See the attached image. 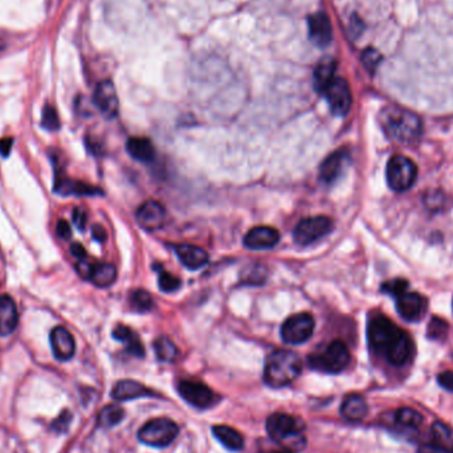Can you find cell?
I'll use <instances>...</instances> for the list:
<instances>
[{
	"label": "cell",
	"mask_w": 453,
	"mask_h": 453,
	"mask_svg": "<svg viewBox=\"0 0 453 453\" xmlns=\"http://www.w3.org/2000/svg\"><path fill=\"white\" fill-rule=\"evenodd\" d=\"M371 350L382 355L394 366H403L411 360L410 336L383 314H377L367 325Z\"/></svg>",
	"instance_id": "cell-1"
},
{
	"label": "cell",
	"mask_w": 453,
	"mask_h": 453,
	"mask_svg": "<svg viewBox=\"0 0 453 453\" xmlns=\"http://www.w3.org/2000/svg\"><path fill=\"white\" fill-rule=\"evenodd\" d=\"M379 121L384 133L398 144H415L422 137V120L408 109L390 105L382 110Z\"/></svg>",
	"instance_id": "cell-2"
},
{
	"label": "cell",
	"mask_w": 453,
	"mask_h": 453,
	"mask_svg": "<svg viewBox=\"0 0 453 453\" xmlns=\"http://www.w3.org/2000/svg\"><path fill=\"white\" fill-rule=\"evenodd\" d=\"M302 362L299 354L290 350L273 351L265 362L264 381L272 389H282L299 378Z\"/></svg>",
	"instance_id": "cell-3"
},
{
	"label": "cell",
	"mask_w": 453,
	"mask_h": 453,
	"mask_svg": "<svg viewBox=\"0 0 453 453\" xmlns=\"http://www.w3.org/2000/svg\"><path fill=\"white\" fill-rule=\"evenodd\" d=\"M350 363V351L340 340L330 342L326 348L308 357L310 369L325 374H340Z\"/></svg>",
	"instance_id": "cell-4"
},
{
	"label": "cell",
	"mask_w": 453,
	"mask_h": 453,
	"mask_svg": "<svg viewBox=\"0 0 453 453\" xmlns=\"http://www.w3.org/2000/svg\"><path fill=\"white\" fill-rule=\"evenodd\" d=\"M267 431L269 436L284 445H292L299 448V444L304 443L302 424L288 413L276 412L270 415L267 420Z\"/></svg>",
	"instance_id": "cell-5"
},
{
	"label": "cell",
	"mask_w": 453,
	"mask_h": 453,
	"mask_svg": "<svg viewBox=\"0 0 453 453\" xmlns=\"http://www.w3.org/2000/svg\"><path fill=\"white\" fill-rule=\"evenodd\" d=\"M418 176V167L406 155H394L387 164L386 178L390 188L395 193L410 190Z\"/></svg>",
	"instance_id": "cell-6"
},
{
	"label": "cell",
	"mask_w": 453,
	"mask_h": 453,
	"mask_svg": "<svg viewBox=\"0 0 453 453\" xmlns=\"http://www.w3.org/2000/svg\"><path fill=\"white\" fill-rule=\"evenodd\" d=\"M179 433V427L176 422L167 418H158L146 423L138 432V439L141 443L164 448L173 443Z\"/></svg>",
	"instance_id": "cell-7"
},
{
	"label": "cell",
	"mask_w": 453,
	"mask_h": 453,
	"mask_svg": "<svg viewBox=\"0 0 453 453\" xmlns=\"http://www.w3.org/2000/svg\"><path fill=\"white\" fill-rule=\"evenodd\" d=\"M333 220L328 217L302 219L293 229V240L299 247H308L333 231Z\"/></svg>",
	"instance_id": "cell-8"
},
{
	"label": "cell",
	"mask_w": 453,
	"mask_h": 453,
	"mask_svg": "<svg viewBox=\"0 0 453 453\" xmlns=\"http://www.w3.org/2000/svg\"><path fill=\"white\" fill-rule=\"evenodd\" d=\"M314 319L309 313H297L285 319L281 326V338L289 345L305 343L313 336Z\"/></svg>",
	"instance_id": "cell-9"
},
{
	"label": "cell",
	"mask_w": 453,
	"mask_h": 453,
	"mask_svg": "<svg viewBox=\"0 0 453 453\" xmlns=\"http://www.w3.org/2000/svg\"><path fill=\"white\" fill-rule=\"evenodd\" d=\"M322 94L329 103L330 110L334 115L345 117L350 112L352 96L350 85L345 79L334 77Z\"/></svg>",
	"instance_id": "cell-10"
},
{
	"label": "cell",
	"mask_w": 453,
	"mask_h": 453,
	"mask_svg": "<svg viewBox=\"0 0 453 453\" xmlns=\"http://www.w3.org/2000/svg\"><path fill=\"white\" fill-rule=\"evenodd\" d=\"M178 392L185 402L199 410H206L215 403V394L205 383L197 381H180Z\"/></svg>",
	"instance_id": "cell-11"
},
{
	"label": "cell",
	"mask_w": 453,
	"mask_h": 453,
	"mask_svg": "<svg viewBox=\"0 0 453 453\" xmlns=\"http://www.w3.org/2000/svg\"><path fill=\"white\" fill-rule=\"evenodd\" d=\"M350 162V154L346 149H340L331 154L321 164L319 167V180L323 185H333L337 182L345 167Z\"/></svg>",
	"instance_id": "cell-12"
},
{
	"label": "cell",
	"mask_w": 453,
	"mask_h": 453,
	"mask_svg": "<svg viewBox=\"0 0 453 453\" xmlns=\"http://www.w3.org/2000/svg\"><path fill=\"white\" fill-rule=\"evenodd\" d=\"M93 101L105 118L112 120L118 114L120 103L112 81L105 80L96 86Z\"/></svg>",
	"instance_id": "cell-13"
},
{
	"label": "cell",
	"mask_w": 453,
	"mask_h": 453,
	"mask_svg": "<svg viewBox=\"0 0 453 453\" xmlns=\"http://www.w3.org/2000/svg\"><path fill=\"white\" fill-rule=\"evenodd\" d=\"M395 299H396V309L399 311L401 317L406 321L418 322L422 319L427 310V299L419 293L406 290L404 293L395 297Z\"/></svg>",
	"instance_id": "cell-14"
},
{
	"label": "cell",
	"mask_w": 453,
	"mask_h": 453,
	"mask_svg": "<svg viewBox=\"0 0 453 453\" xmlns=\"http://www.w3.org/2000/svg\"><path fill=\"white\" fill-rule=\"evenodd\" d=\"M280 241L277 229L272 226H260L249 229L244 236V246L252 251H264L276 247Z\"/></svg>",
	"instance_id": "cell-15"
},
{
	"label": "cell",
	"mask_w": 453,
	"mask_h": 453,
	"mask_svg": "<svg viewBox=\"0 0 453 453\" xmlns=\"http://www.w3.org/2000/svg\"><path fill=\"white\" fill-rule=\"evenodd\" d=\"M53 191L62 196H97L101 195L103 191L94 185H86L79 180H73L60 174L55 170V185Z\"/></svg>",
	"instance_id": "cell-16"
},
{
	"label": "cell",
	"mask_w": 453,
	"mask_h": 453,
	"mask_svg": "<svg viewBox=\"0 0 453 453\" xmlns=\"http://www.w3.org/2000/svg\"><path fill=\"white\" fill-rule=\"evenodd\" d=\"M166 210L156 200H147L137 211V222L146 231L159 229L165 223Z\"/></svg>",
	"instance_id": "cell-17"
},
{
	"label": "cell",
	"mask_w": 453,
	"mask_h": 453,
	"mask_svg": "<svg viewBox=\"0 0 453 453\" xmlns=\"http://www.w3.org/2000/svg\"><path fill=\"white\" fill-rule=\"evenodd\" d=\"M51 346L53 355L57 361L72 360L76 351V343L72 334L62 326H56L52 329Z\"/></svg>",
	"instance_id": "cell-18"
},
{
	"label": "cell",
	"mask_w": 453,
	"mask_h": 453,
	"mask_svg": "<svg viewBox=\"0 0 453 453\" xmlns=\"http://www.w3.org/2000/svg\"><path fill=\"white\" fill-rule=\"evenodd\" d=\"M309 38L319 48H325L329 45L333 39V28L329 16L323 12H319L309 16L308 21Z\"/></svg>",
	"instance_id": "cell-19"
},
{
	"label": "cell",
	"mask_w": 453,
	"mask_h": 453,
	"mask_svg": "<svg viewBox=\"0 0 453 453\" xmlns=\"http://www.w3.org/2000/svg\"><path fill=\"white\" fill-rule=\"evenodd\" d=\"M179 261L190 270L203 268L208 263V253L203 248L191 244H178L174 248Z\"/></svg>",
	"instance_id": "cell-20"
},
{
	"label": "cell",
	"mask_w": 453,
	"mask_h": 453,
	"mask_svg": "<svg viewBox=\"0 0 453 453\" xmlns=\"http://www.w3.org/2000/svg\"><path fill=\"white\" fill-rule=\"evenodd\" d=\"M19 322L15 301L8 294L0 296V336L7 337L13 333Z\"/></svg>",
	"instance_id": "cell-21"
},
{
	"label": "cell",
	"mask_w": 453,
	"mask_h": 453,
	"mask_svg": "<svg viewBox=\"0 0 453 453\" xmlns=\"http://www.w3.org/2000/svg\"><path fill=\"white\" fill-rule=\"evenodd\" d=\"M154 391L135 381H121L114 386L112 398L117 402L133 401L138 398L154 396Z\"/></svg>",
	"instance_id": "cell-22"
},
{
	"label": "cell",
	"mask_w": 453,
	"mask_h": 453,
	"mask_svg": "<svg viewBox=\"0 0 453 453\" xmlns=\"http://www.w3.org/2000/svg\"><path fill=\"white\" fill-rule=\"evenodd\" d=\"M367 403L365 398L358 394L348 395L340 406V415L349 422H361L367 415Z\"/></svg>",
	"instance_id": "cell-23"
},
{
	"label": "cell",
	"mask_w": 453,
	"mask_h": 453,
	"mask_svg": "<svg viewBox=\"0 0 453 453\" xmlns=\"http://www.w3.org/2000/svg\"><path fill=\"white\" fill-rule=\"evenodd\" d=\"M113 338L122 342L125 345V349L130 355L137 357V358H144V345L139 340V337L130 328H127L125 325L115 326L113 330Z\"/></svg>",
	"instance_id": "cell-24"
},
{
	"label": "cell",
	"mask_w": 453,
	"mask_h": 453,
	"mask_svg": "<svg viewBox=\"0 0 453 453\" xmlns=\"http://www.w3.org/2000/svg\"><path fill=\"white\" fill-rule=\"evenodd\" d=\"M126 150L135 161L142 164H150L155 158V149L151 141L144 137H133L127 141Z\"/></svg>",
	"instance_id": "cell-25"
},
{
	"label": "cell",
	"mask_w": 453,
	"mask_h": 453,
	"mask_svg": "<svg viewBox=\"0 0 453 453\" xmlns=\"http://www.w3.org/2000/svg\"><path fill=\"white\" fill-rule=\"evenodd\" d=\"M336 71H337V62L331 57H323L319 65L314 69L313 74V84H314V89L317 92L321 93L325 91V88L329 85L333 79L336 77Z\"/></svg>",
	"instance_id": "cell-26"
},
{
	"label": "cell",
	"mask_w": 453,
	"mask_h": 453,
	"mask_svg": "<svg viewBox=\"0 0 453 453\" xmlns=\"http://www.w3.org/2000/svg\"><path fill=\"white\" fill-rule=\"evenodd\" d=\"M117 278V269L109 263H94L91 268L88 280L98 288H108L114 284Z\"/></svg>",
	"instance_id": "cell-27"
},
{
	"label": "cell",
	"mask_w": 453,
	"mask_h": 453,
	"mask_svg": "<svg viewBox=\"0 0 453 453\" xmlns=\"http://www.w3.org/2000/svg\"><path fill=\"white\" fill-rule=\"evenodd\" d=\"M214 436L229 451H240L244 447V437L236 430L228 425H215L212 427Z\"/></svg>",
	"instance_id": "cell-28"
},
{
	"label": "cell",
	"mask_w": 453,
	"mask_h": 453,
	"mask_svg": "<svg viewBox=\"0 0 453 453\" xmlns=\"http://www.w3.org/2000/svg\"><path fill=\"white\" fill-rule=\"evenodd\" d=\"M125 418V411L117 404H109L103 407L98 413V425L103 428H112L114 425L120 424Z\"/></svg>",
	"instance_id": "cell-29"
},
{
	"label": "cell",
	"mask_w": 453,
	"mask_h": 453,
	"mask_svg": "<svg viewBox=\"0 0 453 453\" xmlns=\"http://www.w3.org/2000/svg\"><path fill=\"white\" fill-rule=\"evenodd\" d=\"M154 350L159 361L174 362L178 357L176 343L167 337H159L155 340Z\"/></svg>",
	"instance_id": "cell-30"
},
{
	"label": "cell",
	"mask_w": 453,
	"mask_h": 453,
	"mask_svg": "<svg viewBox=\"0 0 453 453\" xmlns=\"http://www.w3.org/2000/svg\"><path fill=\"white\" fill-rule=\"evenodd\" d=\"M395 422L399 425H402L404 428L408 430H415L418 427H420L423 423V416L418 411L408 408V407H403L395 412Z\"/></svg>",
	"instance_id": "cell-31"
},
{
	"label": "cell",
	"mask_w": 453,
	"mask_h": 453,
	"mask_svg": "<svg viewBox=\"0 0 453 453\" xmlns=\"http://www.w3.org/2000/svg\"><path fill=\"white\" fill-rule=\"evenodd\" d=\"M129 302L132 309L137 313H147L153 308V299L150 296L149 292H146L144 289H135L130 296H129Z\"/></svg>",
	"instance_id": "cell-32"
},
{
	"label": "cell",
	"mask_w": 453,
	"mask_h": 453,
	"mask_svg": "<svg viewBox=\"0 0 453 453\" xmlns=\"http://www.w3.org/2000/svg\"><path fill=\"white\" fill-rule=\"evenodd\" d=\"M267 268L256 264L246 268L241 275V284L244 285H261L267 278Z\"/></svg>",
	"instance_id": "cell-33"
},
{
	"label": "cell",
	"mask_w": 453,
	"mask_h": 453,
	"mask_svg": "<svg viewBox=\"0 0 453 453\" xmlns=\"http://www.w3.org/2000/svg\"><path fill=\"white\" fill-rule=\"evenodd\" d=\"M42 126L48 132H56L60 129V118L55 106L45 105L42 109Z\"/></svg>",
	"instance_id": "cell-34"
},
{
	"label": "cell",
	"mask_w": 453,
	"mask_h": 453,
	"mask_svg": "<svg viewBox=\"0 0 453 453\" xmlns=\"http://www.w3.org/2000/svg\"><path fill=\"white\" fill-rule=\"evenodd\" d=\"M159 272V277H158V287L165 292V293H171V292H176L178 289L180 288L182 282L179 278L176 277L174 275L166 272L164 268L156 269Z\"/></svg>",
	"instance_id": "cell-35"
},
{
	"label": "cell",
	"mask_w": 453,
	"mask_h": 453,
	"mask_svg": "<svg viewBox=\"0 0 453 453\" xmlns=\"http://www.w3.org/2000/svg\"><path fill=\"white\" fill-rule=\"evenodd\" d=\"M383 57H382L381 52L375 48H367L362 53V62L363 67L366 68L367 72L374 74L375 71L378 69L379 64H381Z\"/></svg>",
	"instance_id": "cell-36"
},
{
	"label": "cell",
	"mask_w": 453,
	"mask_h": 453,
	"mask_svg": "<svg viewBox=\"0 0 453 453\" xmlns=\"http://www.w3.org/2000/svg\"><path fill=\"white\" fill-rule=\"evenodd\" d=\"M447 331H448V323L444 319H439V317H433L430 321L427 334H428V337L431 340H442L445 337Z\"/></svg>",
	"instance_id": "cell-37"
},
{
	"label": "cell",
	"mask_w": 453,
	"mask_h": 453,
	"mask_svg": "<svg viewBox=\"0 0 453 453\" xmlns=\"http://www.w3.org/2000/svg\"><path fill=\"white\" fill-rule=\"evenodd\" d=\"M406 290H408V282L403 278H396V280H392V281H389L382 285V292L390 294L394 299L404 293Z\"/></svg>",
	"instance_id": "cell-38"
},
{
	"label": "cell",
	"mask_w": 453,
	"mask_h": 453,
	"mask_svg": "<svg viewBox=\"0 0 453 453\" xmlns=\"http://www.w3.org/2000/svg\"><path fill=\"white\" fill-rule=\"evenodd\" d=\"M433 437H435V443L444 445L447 448H451L452 449V444H451V433L448 431V428L440 424V423H436L432 425Z\"/></svg>",
	"instance_id": "cell-39"
},
{
	"label": "cell",
	"mask_w": 453,
	"mask_h": 453,
	"mask_svg": "<svg viewBox=\"0 0 453 453\" xmlns=\"http://www.w3.org/2000/svg\"><path fill=\"white\" fill-rule=\"evenodd\" d=\"M72 422V413L68 411V410H64V411L59 415L57 419H55L52 423V430L55 432H65L68 428H69V424Z\"/></svg>",
	"instance_id": "cell-40"
},
{
	"label": "cell",
	"mask_w": 453,
	"mask_h": 453,
	"mask_svg": "<svg viewBox=\"0 0 453 453\" xmlns=\"http://www.w3.org/2000/svg\"><path fill=\"white\" fill-rule=\"evenodd\" d=\"M72 220L73 224L77 226V229L84 231L85 226H86V223H88V214H86V211H85L84 208H81V207H76V208L73 210Z\"/></svg>",
	"instance_id": "cell-41"
},
{
	"label": "cell",
	"mask_w": 453,
	"mask_h": 453,
	"mask_svg": "<svg viewBox=\"0 0 453 453\" xmlns=\"http://www.w3.org/2000/svg\"><path fill=\"white\" fill-rule=\"evenodd\" d=\"M418 453H453V449L440 444H423Z\"/></svg>",
	"instance_id": "cell-42"
},
{
	"label": "cell",
	"mask_w": 453,
	"mask_h": 453,
	"mask_svg": "<svg viewBox=\"0 0 453 453\" xmlns=\"http://www.w3.org/2000/svg\"><path fill=\"white\" fill-rule=\"evenodd\" d=\"M437 381L445 390L453 392V371H444L439 375Z\"/></svg>",
	"instance_id": "cell-43"
},
{
	"label": "cell",
	"mask_w": 453,
	"mask_h": 453,
	"mask_svg": "<svg viewBox=\"0 0 453 453\" xmlns=\"http://www.w3.org/2000/svg\"><path fill=\"white\" fill-rule=\"evenodd\" d=\"M56 232H57V235L59 237H62V239H69V237L72 236V228L69 226V223L67 222V220H59V223H57V226H56Z\"/></svg>",
	"instance_id": "cell-44"
},
{
	"label": "cell",
	"mask_w": 453,
	"mask_h": 453,
	"mask_svg": "<svg viewBox=\"0 0 453 453\" xmlns=\"http://www.w3.org/2000/svg\"><path fill=\"white\" fill-rule=\"evenodd\" d=\"M12 144H13L12 138H0V155L7 158L11 154Z\"/></svg>",
	"instance_id": "cell-45"
},
{
	"label": "cell",
	"mask_w": 453,
	"mask_h": 453,
	"mask_svg": "<svg viewBox=\"0 0 453 453\" xmlns=\"http://www.w3.org/2000/svg\"><path fill=\"white\" fill-rule=\"evenodd\" d=\"M71 252L77 260H83V258H88V253H86L85 248L80 243H73L72 247H71Z\"/></svg>",
	"instance_id": "cell-46"
},
{
	"label": "cell",
	"mask_w": 453,
	"mask_h": 453,
	"mask_svg": "<svg viewBox=\"0 0 453 453\" xmlns=\"http://www.w3.org/2000/svg\"><path fill=\"white\" fill-rule=\"evenodd\" d=\"M92 236L94 240L103 243V241L106 240V231H105V228H103V226L96 224V226L92 228Z\"/></svg>",
	"instance_id": "cell-47"
},
{
	"label": "cell",
	"mask_w": 453,
	"mask_h": 453,
	"mask_svg": "<svg viewBox=\"0 0 453 453\" xmlns=\"http://www.w3.org/2000/svg\"><path fill=\"white\" fill-rule=\"evenodd\" d=\"M272 453H293L290 449H281V451H276V452Z\"/></svg>",
	"instance_id": "cell-48"
}]
</instances>
